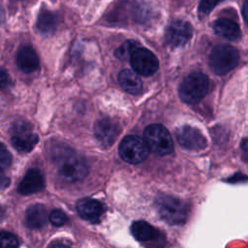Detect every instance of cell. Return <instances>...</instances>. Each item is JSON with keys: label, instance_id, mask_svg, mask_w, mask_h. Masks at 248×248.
I'll return each mask as SVG.
<instances>
[{"label": "cell", "instance_id": "16", "mask_svg": "<svg viewBox=\"0 0 248 248\" xmlns=\"http://www.w3.org/2000/svg\"><path fill=\"white\" fill-rule=\"evenodd\" d=\"M214 32L229 41H235L240 37V29L236 22L229 18H220L213 24Z\"/></svg>", "mask_w": 248, "mask_h": 248}, {"label": "cell", "instance_id": "19", "mask_svg": "<svg viewBox=\"0 0 248 248\" xmlns=\"http://www.w3.org/2000/svg\"><path fill=\"white\" fill-rule=\"evenodd\" d=\"M39 30L43 33L48 34L52 33L55 30L56 26V17L53 14L49 12H44L40 15L37 22Z\"/></svg>", "mask_w": 248, "mask_h": 248}, {"label": "cell", "instance_id": "3", "mask_svg": "<svg viewBox=\"0 0 248 248\" xmlns=\"http://www.w3.org/2000/svg\"><path fill=\"white\" fill-rule=\"evenodd\" d=\"M143 140L152 152L165 156L173 150V141L169 131L160 124H151L144 129Z\"/></svg>", "mask_w": 248, "mask_h": 248}, {"label": "cell", "instance_id": "9", "mask_svg": "<svg viewBox=\"0 0 248 248\" xmlns=\"http://www.w3.org/2000/svg\"><path fill=\"white\" fill-rule=\"evenodd\" d=\"M175 136L178 143L189 150H202L207 144L204 136L198 129L191 126L186 125L179 128Z\"/></svg>", "mask_w": 248, "mask_h": 248}, {"label": "cell", "instance_id": "7", "mask_svg": "<svg viewBox=\"0 0 248 248\" xmlns=\"http://www.w3.org/2000/svg\"><path fill=\"white\" fill-rule=\"evenodd\" d=\"M129 59L133 70L144 77L153 75L159 67V61L155 54L144 47L138 46Z\"/></svg>", "mask_w": 248, "mask_h": 248}, {"label": "cell", "instance_id": "10", "mask_svg": "<svg viewBox=\"0 0 248 248\" xmlns=\"http://www.w3.org/2000/svg\"><path fill=\"white\" fill-rule=\"evenodd\" d=\"M192 33V27L188 22L175 20L167 28L166 41L170 46H181L190 40Z\"/></svg>", "mask_w": 248, "mask_h": 248}, {"label": "cell", "instance_id": "12", "mask_svg": "<svg viewBox=\"0 0 248 248\" xmlns=\"http://www.w3.org/2000/svg\"><path fill=\"white\" fill-rule=\"evenodd\" d=\"M45 180L38 169H30L26 171L18 185V192L21 195H30L41 191L44 188Z\"/></svg>", "mask_w": 248, "mask_h": 248}, {"label": "cell", "instance_id": "23", "mask_svg": "<svg viewBox=\"0 0 248 248\" xmlns=\"http://www.w3.org/2000/svg\"><path fill=\"white\" fill-rule=\"evenodd\" d=\"M223 0H202L199 5V13L203 16L207 15L216 5H218Z\"/></svg>", "mask_w": 248, "mask_h": 248}, {"label": "cell", "instance_id": "4", "mask_svg": "<svg viewBox=\"0 0 248 248\" xmlns=\"http://www.w3.org/2000/svg\"><path fill=\"white\" fill-rule=\"evenodd\" d=\"M238 59L239 53L236 48L230 45H219L211 50L208 63L215 74L225 75L236 66Z\"/></svg>", "mask_w": 248, "mask_h": 248}, {"label": "cell", "instance_id": "21", "mask_svg": "<svg viewBox=\"0 0 248 248\" xmlns=\"http://www.w3.org/2000/svg\"><path fill=\"white\" fill-rule=\"evenodd\" d=\"M18 246L17 237L9 232H0V247Z\"/></svg>", "mask_w": 248, "mask_h": 248}, {"label": "cell", "instance_id": "15", "mask_svg": "<svg viewBox=\"0 0 248 248\" xmlns=\"http://www.w3.org/2000/svg\"><path fill=\"white\" fill-rule=\"evenodd\" d=\"M118 81L122 89L129 94L137 95L141 92L142 82L135 71L122 70L118 75Z\"/></svg>", "mask_w": 248, "mask_h": 248}, {"label": "cell", "instance_id": "17", "mask_svg": "<svg viewBox=\"0 0 248 248\" xmlns=\"http://www.w3.org/2000/svg\"><path fill=\"white\" fill-rule=\"evenodd\" d=\"M25 222L28 228L37 230L43 228L46 223V210L43 204H33L26 210Z\"/></svg>", "mask_w": 248, "mask_h": 248}, {"label": "cell", "instance_id": "24", "mask_svg": "<svg viewBox=\"0 0 248 248\" xmlns=\"http://www.w3.org/2000/svg\"><path fill=\"white\" fill-rule=\"evenodd\" d=\"M12 156L6 146L0 143V169H6L11 165Z\"/></svg>", "mask_w": 248, "mask_h": 248}, {"label": "cell", "instance_id": "18", "mask_svg": "<svg viewBox=\"0 0 248 248\" xmlns=\"http://www.w3.org/2000/svg\"><path fill=\"white\" fill-rule=\"evenodd\" d=\"M133 236L140 242L150 241L157 236L156 230L145 221H136L131 226Z\"/></svg>", "mask_w": 248, "mask_h": 248}, {"label": "cell", "instance_id": "14", "mask_svg": "<svg viewBox=\"0 0 248 248\" xmlns=\"http://www.w3.org/2000/svg\"><path fill=\"white\" fill-rule=\"evenodd\" d=\"M18 68L24 73H32L39 67V59L35 50L31 46H22L16 55Z\"/></svg>", "mask_w": 248, "mask_h": 248}, {"label": "cell", "instance_id": "8", "mask_svg": "<svg viewBox=\"0 0 248 248\" xmlns=\"http://www.w3.org/2000/svg\"><path fill=\"white\" fill-rule=\"evenodd\" d=\"M39 137L31 132V127L28 123L19 121L13 127L12 144L20 152H29L37 144Z\"/></svg>", "mask_w": 248, "mask_h": 248}, {"label": "cell", "instance_id": "25", "mask_svg": "<svg viewBox=\"0 0 248 248\" xmlns=\"http://www.w3.org/2000/svg\"><path fill=\"white\" fill-rule=\"evenodd\" d=\"M11 84V78L9 74L3 70L0 69V89H5Z\"/></svg>", "mask_w": 248, "mask_h": 248}, {"label": "cell", "instance_id": "11", "mask_svg": "<svg viewBox=\"0 0 248 248\" xmlns=\"http://www.w3.org/2000/svg\"><path fill=\"white\" fill-rule=\"evenodd\" d=\"M119 132L118 124L108 118L98 120L94 127L95 137L104 146L111 145L118 137Z\"/></svg>", "mask_w": 248, "mask_h": 248}, {"label": "cell", "instance_id": "20", "mask_svg": "<svg viewBox=\"0 0 248 248\" xmlns=\"http://www.w3.org/2000/svg\"><path fill=\"white\" fill-rule=\"evenodd\" d=\"M140 46L139 44L135 41H132V40H128L126 41L125 43H123L118 48L115 49L114 51V55L120 59V60H125V59H128L130 58L131 54L133 53V51L138 47Z\"/></svg>", "mask_w": 248, "mask_h": 248}, {"label": "cell", "instance_id": "5", "mask_svg": "<svg viewBox=\"0 0 248 248\" xmlns=\"http://www.w3.org/2000/svg\"><path fill=\"white\" fill-rule=\"evenodd\" d=\"M87 165L85 160L71 151L60 159L58 173L67 182H77L83 179L87 174Z\"/></svg>", "mask_w": 248, "mask_h": 248}, {"label": "cell", "instance_id": "22", "mask_svg": "<svg viewBox=\"0 0 248 248\" xmlns=\"http://www.w3.org/2000/svg\"><path fill=\"white\" fill-rule=\"evenodd\" d=\"M49 221L53 226L61 227L67 222V216L66 214L60 210V209H54L49 214Z\"/></svg>", "mask_w": 248, "mask_h": 248}, {"label": "cell", "instance_id": "2", "mask_svg": "<svg viewBox=\"0 0 248 248\" xmlns=\"http://www.w3.org/2000/svg\"><path fill=\"white\" fill-rule=\"evenodd\" d=\"M208 86L207 76L201 72H194L183 79L178 88V95L184 103L196 104L206 95Z\"/></svg>", "mask_w": 248, "mask_h": 248}, {"label": "cell", "instance_id": "28", "mask_svg": "<svg viewBox=\"0 0 248 248\" xmlns=\"http://www.w3.org/2000/svg\"><path fill=\"white\" fill-rule=\"evenodd\" d=\"M246 13H247V3L246 1L244 2L243 4V8H242V14H243V17H244V20H246Z\"/></svg>", "mask_w": 248, "mask_h": 248}, {"label": "cell", "instance_id": "26", "mask_svg": "<svg viewBox=\"0 0 248 248\" xmlns=\"http://www.w3.org/2000/svg\"><path fill=\"white\" fill-rule=\"evenodd\" d=\"M9 184H10L9 177L4 173L2 169H0V189H4L8 187Z\"/></svg>", "mask_w": 248, "mask_h": 248}, {"label": "cell", "instance_id": "6", "mask_svg": "<svg viewBox=\"0 0 248 248\" xmlns=\"http://www.w3.org/2000/svg\"><path fill=\"white\" fill-rule=\"evenodd\" d=\"M118 152L127 163L139 164L146 159L149 149L143 139L138 136H127L121 140Z\"/></svg>", "mask_w": 248, "mask_h": 248}, {"label": "cell", "instance_id": "1", "mask_svg": "<svg viewBox=\"0 0 248 248\" xmlns=\"http://www.w3.org/2000/svg\"><path fill=\"white\" fill-rule=\"evenodd\" d=\"M156 206L161 217L171 225L184 224L190 211L187 202L171 196H160L156 201Z\"/></svg>", "mask_w": 248, "mask_h": 248}, {"label": "cell", "instance_id": "27", "mask_svg": "<svg viewBox=\"0 0 248 248\" xmlns=\"http://www.w3.org/2000/svg\"><path fill=\"white\" fill-rule=\"evenodd\" d=\"M242 150L244 152V156H246V151H247V140L244 139L243 141H242Z\"/></svg>", "mask_w": 248, "mask_h": 248}, {"label": "cell", "instance_id": "13", "mask_svg": "<svg viewBox=\"0 0 248 248\" xmlns=\"http://www.w3.org/2000/svg\"><path fill=\"white\" fill-rule=\"evenodd\" d=\"M78 214L92 223H97L103 214L105 207L102 202L93 199H82L77 204Z\"/></svg>", "mask_w": 248, "mask_h": 248}]
</instances>
